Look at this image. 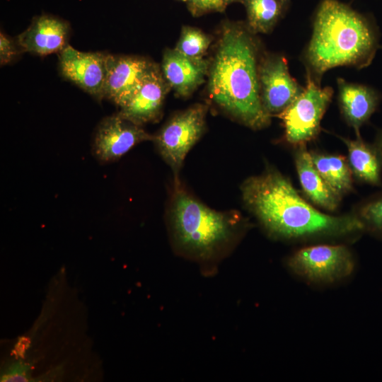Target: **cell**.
I'll use <instances>...</instances> for the list:
<instances>
[{
	"label": "cell",
	"mask_w": 382,
	"mask_h": 382,
	"mask_svg": "<svg viewBox=\"0 0 382 382\" xmlns=\"http://www.w3.org/2000/svg\"><path fill=\"white\" fill-rule=\"evenodd\" d=\"M207 112V105L195 104L175 114L154 135L159 154L175 175L189 151L204 132Z\"/></svg>",
	"instance_id": "8992f818"
},
{
	"label": "cell",
	"mask_w": 382,
	"mask_h": 382,
	"mask_svg": "<svg viewBox=\"0 0 382 382\" xmlns=\"http://www.w3.org/2000/svg\"><path fill=\"white\" fill-rule=\"evenodd\" d=\"M58 54L59 70L64 79L99 101L105 98L108 53L81 52L68 45Z\"/></svg>",
	"instance_id": "30bf717a"
},
{
	"label": "cell",
	"mask_w": 382,
	"mask_h": 382,
	"mask_svg": "<svg viewBox=\"0 0 382 382\" xmlns=\"http://www.w3.org/2000/svg\"><path fill=\"white\" fill-rule=\"evenodd\" d=\"M365 229L382 235V196L366 202L357 214Z\"/></svg>",
	"instance_id": "44dd1931"
},
{
	"label": "cell",
	"mask_w": 382,
	"mask_h": 382,
	"mask_svg": "<svg viewBox=\"0 0 382 382\" xmlns=\"http://www.w3.org/2000/svg\"><path fill=\"white\" fill-rule=\"evenodd\" d=\"M180 1H184V2H186V3H187V1H189V0H180Z\"/></svg>",
	"instance_id": "484cf974"
},
{
	"label": "cell",
	"mask_w": 382,
	"mask_h": 382,
	"mask_svg": "<svg viewBox=\"0 0 382 382\" xmlns=\"http://www.w3.org/2000/svg\"><path fill=\"white\" fill-rule=\"evenodd\" d=\"M338 101L341 112L347 122L359 136V129L375 112L379 101L377 92L361 84L337 79Z\"/></svg>",
	"instance_id": "9a60e30c"
},
{
	"label": "cell",
	"mask_w": 382,
	"mask_h": 382,
	"mask_svg": "<svg viewBox=\"0 0 382 382\" xmlns=\"http://www.w3.org/2000/svg\"><path fill=\"white\" fill-rule=\"evenodd\" d=\"M24 53L16 38L8 36L4 32L0 33V64L5 66L16 60Z\"/></svg>",
	"instance_id": "603a6c76"
},
{
	"label": "cell",
	"mask_w": 382,
	"mask_h": 382,
	"mask_svg": "<svg viewBox=\"0 0 382 382\" xmlns=\"http://www.w3.org/2000/svg\"><path fill=\"white\" fill-rule=\"evenodd\" d=\"M175 246L198 259H209L234 242L245 222L236 212H218L199 201L180 184L177 178L168 210Z\"/></svg>",
	"instance_id": "277c9868"
},
{
	"label": "cell",
	"mask_w": 382,
	"mask_h": 382,
	"mask_svg": "<svg viewBox=\"0 0 382 382\" xmlns=\"http://www.w3.org/2000/svg\"><path fill=\"white\" fill-rule=\"evenodd\" d=\"M348 151V162L353 175L366 183L379 185L381 182L382 158L376 147L363 141L340 137Z\"/></svg>",
	"instance_id": "e0dca14e"
},
{
	"label": "cell",
	"mask_w": 382,
	"mask_h": 382,
	"mask_svg": "<svg viewBox=\"0 0 382 382\" xmlns=\"http://www.w3.org/2000/svg\"><path fill=\"white\" fill-rule=\"evenodd\" d=\"M289 268L304 279L321 284L332 283L349 276L354 260L344 245H316L301 248L288 260Z\"/></svg>",
	"instance_id": "52a82bcc"
},
{
	"label": "cell",
	"mask_w": 382,
	"mask_h": 382,
	"mask_svg": "<svg viewBox=\"0 0 382 382\" xmlns=\"http://www.w3.org/2000/svg\"><path fill=\"white\" fill-rule=\"evenodd\" d=\"M375 146L382 158V132L378 135Z\"/></svg>",
	"instance_id": "d4e9b609"
},
{
	"label": "cell",
	"mask_w": 382,
	"mask_h": 382,
	"mask_svg": "<svg viewBox=\"0 0 382 382\" xmlns=\"http://www.w3.org/2000/svg\"><path fill=\"white\" fill-rule=\"evenodd\" d=\"M252 33H270L286 13L290 0H242Z\"/></svg>",
	"instance_id": "d6986e66"
},
{
	"label": "cell",
	"mask_w": 382,
	"mask_h": 382,
	"mask_svg": "<svg viewBox=\"0 0 382 382\" xmlns=\"http://www.w3.org/2000/svg\"><path fill=\"white\" fill-rule=\"evenodd\" d=\"M210 62L203 58H191L173 49L163 54L161 70L175 93L186 98L201 86L208 76Z\"/></svg>",
	"instance_id": "5bb4252c"
},
{
	"label": "cell",
	"mask_w": 382,
	"mask_h": 382,
	"mask_svg": "<svg viewBox=\"0 0 382 382\" xmlns=\"http://www.w3.org/2000/svg\"><path fill=\"white\" fill-rule=\"evenodd\" d=\"M241 194L246 207L266 232L277 239L341 237L365 229L358 215L333 216L313 207L274 168L246 179Z\"/></svg>",
	"instance_id": "6da1fadb"
},
{
	"label": "cell",
	"mask_w": 382,
	"mask_h": 382,
	"mask_svg": "<svg viewBox=\"0 0 382 382\" xmlns=\"http://www.w3.org/2000/svg\"><path fill=\"white\" fill-rule=\"evenodd\" d=\"M212 41V37L202 30L192 26H183L174 49L188 57L203 58Z\"/></svg>",
	"instance_id": "ffe728a7"
},
{
	"label": "cell",
	"mask_w": 382,
	"mask_h": 382,
	"mask_svg": "<svg viewBox=\"0 0 382 382\" xmlns=\"http://www.w3.org/2000/svg\"><path fill=\"white\" fill-rule=\"evenodd\" d=\"M154 135L142 126L118 113L104 117L98 125L92 141V153L100 162L118 160L137 144L153 141Z\"/></svg>",
	"instance_id": "9c48e42d"
},
{
	"label": "cell",
	"mask_w": 382,
	"mask_h": 382,
	"mask_svg": "<svg viewBox=\"0 0 382 382\" xmlns=\"http://www.w3.org/2000/svg\"><path fill=\"white\" fill-rule=\"evenodd\" d=\"M242 0H189L187 8L193 16L198 17L209 13L223 12L233 3Z\"/></svg>",
	"instance_id": "7402d4cb"
},
{
	"label": "cell",
	"mask_w": 382,
	"mask_h": 382,
	"mask_svg": "<svg viewBox=\"0 0 382 382\" xmlns=\"http://www.w3.org/2000/svg\"><path fill=\"white\" fill-rule=\"evenodd\" d=\"M332 93L331 87L321 88L308 76L302 93L278 115L282 120L287 142L301 146L316 137Z\"/></svg>",
	"instance_id": "5b68a950"
},
{
	"label": "cell",
	"mask_w": 382,
	"mask_h": 382,
	"mask_svg": "<svg viewBox=\"0 0 382 382\" xmlns=\"http://www.w3.org/2000/svg\"><path fill=\"white\" fill-rule=\"evenodd\" d=\"M310 154L316 169L338 197L352 190L353 174L345 157L316 152Z\"/></svg>",
	"instance_id": "ac0fdd59"
},
{
	"label": "cell",
	"mask_w": 382,
	"mask_h": 382,
	"mask_svg": "<svg viewBox=\"0 0 382 382\" xmlns=\"http://www.w3.org/2000/svg\"><path fill=\"white\" fill-rule=\"evenodd\" d=\"M294 163L299 181L305 195L314 204L328 211L339 205L338 197L327 185L316 169L310 152L304 146H299L294 154Z\"/></svg>",
	"instance_id": "2e32d148"
},
{
	"label": "cell",
	"mask_w": 382,
	"mask_h": 382,
	"mask_svg": "<svg viewBox=\"0 0 382 382\" xmlns=\"http://www.w3.org/2000/svg\"><path fill=\"white\" fill-rule=\"evenodd\" d=\"M377 47V33L367 18L338 0H323L304 54L308 76L320 84L324 73L332 68L365 67Z\"/></svg>",
	"instance_id": "3957f363"
},
{
	"label": "cell",
	"mask_w": 382,
	"mask_h": 382,
	"mask_svg": "<svg viewBox=\"0 0 382 382\" xmlns=\"http://www.w3.org/2000/svg\"><path fill=\"white\" fill-rule=\"evenodd\" d=\"M248 25L221 26L208 72L210 99L225 113L253 129L269 125L271 116L260 94L259 44Z\"/></svg>",
	"instance_id": "7a4b0ae2"
},
{
	"label": "cell",
	"mask_w": 382,
	"mask_h": 382,
	"mask_svg": "<svg viewBox=\"0 0 382 382\" xmlns=\"http://www.w3.org/2000/svg\"><path fill=\"white\" fill-rule=\"evenodd\" d=\"M28 366L21 362L11 364L1 376V381H28L29 378Z\"/></svg>",
	"instance_id": "cb8c5ba5"
},
{
	"label": "cell",
	"mask_w": 382,
	"mask_h": 382,
	"mask_svg": "<svg viewBox=\"0 0 382 382\" xmlns=\"http://www.w3.org/2000/svg\"><path fill=\"white\" fill-rule=\"evenodd\" d=\"M258 76L261 102L270 116L282 113L304 88L291 76L287 60L280 54L262 57Z\"/></svg>",
	"instance_id": "ba28073f"
},
{
	"label": "cell",
	"mask_w": 382,
	"mask_h": 382,
	"mask_svg": "<svg viewBox=\"0 0 382 382\" xmlns=\"http://www.w3.org/2000/svg\"><path fill=\"white\" fill-rule=\"evenodd\" d=\"M155 63L137 55L108 54L104 97L123 106L139 87Z\"/></svg>",
	"instance_id": "8fae6325"
},
{
	"label": "cell",
	"mask_w": 382,
	"mask_h": 382,
	"mask_svg": "<svg viewBox=\"0 0 382 382\" xmlns=\"http://www.w3.org/2000/svg\"><path fill=\"white\" fill-rule=\"evenodd\" d=\"M70 32L67 21L43 14L34 17L16 38L24 52L42 57L62 51L69 45Z\"/></svg>",
	"instance_id": "4fadbf2b"
},
{
	"label": "cell",
	"mask_w": 382,
	"mask_h": 382,
	"mask_svg": "<svg viewBox=\"0 0 382 382\" xmlns=\"http://www.w3.org/2000/svg\"><path fill=\"white\" fill-rule=\"evenodd\" d=\"M170 88L161 67L154 64L139 87L120 108L118 114L141 126L155 122L161 115L163 102Z\"/></svg>",
	"instance_id": "7c38bea8"
}]
</instances>
